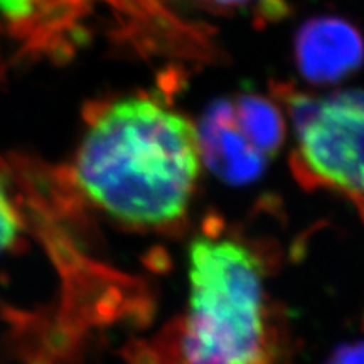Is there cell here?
Listing matches in <instances>:
<instances>
[{"label": "cell", "instance_id": "5b68a950", "mask_svg": "<svg viewBox=\"0 0 364 364\" xmlns=\"http://www.w3.org/2000/svg\"><path fill=\"white\" fill-rule=\"evenodd\" d=\"M198 139L203 162L228 184L243 186L257 181L270 162L236 124L230 98L218 100L208 108Z\"/></svg>", "mask_w": 364, "mask_h": 364}, {"label": "cell", "instance_id": "8fae6325", "mask_svg": "<svg viewBox=\"0 0 364 364\" xmlns=\"http://www.w3.org/2000/svg\"><path fill=\"white\" fill-rule=\"evenodd\" d=\"M2 71H4V65H2V54H0V78H2Z\"/></svg>", "mask_w": 364, "mask_h": 364}, {"label": "cell", "instance_id": "ba28073f", "mask_svg": "<svg viewBox=\"0 0 364 364\" xmlns=\"http://www.w3.org/2000/svg\"><path fill=\"white\" fill-rule=\"evenodd\" d=\"M22 231L19 209H17L9 188V181L0 162V255L17 243Z\"/></svg>", "mask_w": 364, "mask_h": 364}, {"label": "cell", "instance_id": "6da1fadb", "mask_svg": "<svg viewBox=\"0 0 364 364\" xmlns=\"http://www.w3.org/2000/svg\"><path fill=\"white\" fill-rule=\"evenodd\" d=\"M203 157L198 129L150 97L95 113L73 164V181L100 211L135 228H167L188 213Z\"/></svg>", "mask_w": 364, "mask_h": 364}, {"label": "cell", "instance_id": "9c48e42d", "mask_svg": "<svg viewBox=\"0 0 364 364\" xmlns=\"http://www.w3.org/2000/svg\"><path fill=\"white\" fill-rule=\"evenodd\" d=\"M206 4H213V6L220 9H257L260 6H280V0H203Z\"/></svg>", "mask_w": 364, "mask_h": 364}, {"label": "cell", "instance_id": "3957f363", "mask_svg": "<svg viewBox=\"0 0 364 364\" xmlns=\"http://www.w3.org/2000/svg\"><path fill=\"white\" fill-rule=\"evenodd\" d=\"M289 113L300 174L364 201V91L343 90L322 98L295 93Z\"/></svg>", "mask_w": 364, "mask_h": 364}, {"label": "cell", "instance_id": "277c9868", "mask_svg": "<svg viewBox=\"0 0 364 364\" xmlns=\"http://www.w3.org/2000/svg\"><path fill=\"white\" fill-rule=\"evenodd\" d=\"M295 59L304 78L334 83L363 66L364 39L356 27L339 17H316L297 33Z\"/></svg>", "mask_w": 364, "mask_h": 364}, {"label": "cell", "instance_id": "52a82bcc", "mask_svg": "<svg viewBox=\"0 0 364 364\" xmlns=\"http://www.w3.org/2000/svg\"><path fill=\"white\" fill-rule=\"evenodd\" d=\"M48 7L49 0H0V12L16 27V33L33 41L41 21L48 19Z\"/></svg>", "mask_w": 364, "mask_h": 364}, {"label": "cell", "instance_id": "7a4b0ae2", "mask_svg": "<svg viewBox=\"0 0 364 364\" xmlns=\"http://www.w3.org/2000/svg\"><path fill=\"white\" fill-rule=\"evenodd\" d=\"M188 309L179 331L181 364H267L265 268L245 243L216 235L188 252Z\"/></svg>", "mask_w": 364, "mask_h": 364}, {"label": "cell", "instance_id": "30bf717a", "mask_svg": "<svg viewBox=\"0 0 364 364\" xmlns=\"http://www.w3.org/2000/svg\"><path fill=\"white\" fill-rule=\"evenodd\" d=\"M329 364H364V343L349 346L339 351Z\"/></svg>", "mask_w": 364, "mask_h": 364}, {"label": "cell", "instance_id": "8992f818", "mask_svg": "<svg viewBox=\"0 0 364 364\" xmlns=\"http://www.w3.org/2000/svg\"><path fill=\"white\" fill-rule=\"evenodd\" d=\"M236 124L267 159L279 154L285 139L284 115L270 100L260 95H236L230 98Z\"/></svg>", "mask_w": 364, "mask_h": 364}]
</instances>
